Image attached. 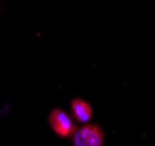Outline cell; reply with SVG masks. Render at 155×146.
<instances>
[{
    "mask_svg": "<svg viewBox=\"0 0 155 146\" xmlns=\"http://www.w3.org/2000/svg\"><path fill=\"white\" fill-rule=\"evenodd\" d=\"M49 121L54 131L61 137H70L75 132L76 126L72 123L71 118L60 109H55L54 111H51Z\"/></svg>",
    "mask_w": 155,
    "mask_h": 146,
    "instance_id": "obj_2",
    "label": "cell"
},
{
    "mask_svg": "<svg viewBox=\"0 0 155 146\" xmlns=\"http://www.w3.org/2000/svg\"><path fill=\"white\" fill-rule=\"evenodd\" d=\"M72 108V114L78 122H86L91 118L92 116V110L91 107L83 100H74L71 103Z\"/></svg>",
    "mask_w": 155,
    "mask_h": 146,
    "instance_id": "obj_3",
    "label": "cell"
},
{
    "mask_svg": "<svg viewBox=\"0 0 155 146\" xmlns=\"http://www.w3.org/2000/svg\"><path fill=\"white\" fill-rule=\"evenodd\" d=\"M76 146H101L103 132L97 125H86L81 127L75 133Z\"/></svg>",
    "mask_w": 155,
    "mask_h": 146,
    "instance_id": "obj_1",
    "label": "cell"
}]
</instances>
